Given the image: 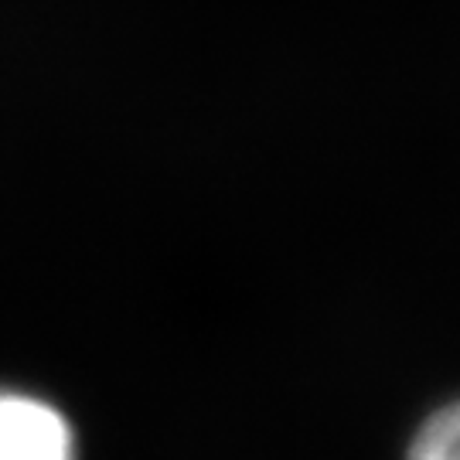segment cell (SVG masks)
<instances>
[{"mask_svg": "<svg viewBox=\"0 0 460 460\" xmlns=\"http://www.w3.org/2000/svg\"><path fill=\"white\" fill-rule=\"evenodd\" d=\"M0 460H75V437L45 399L0 389Z\"/></svg>", "mask_w": 460, "mask_h": 460, "instance_id": "obj_1", "label": "cell"}, {"mask_svg": "<svg viewBox=\"0 0 460 460\" xmlns=\"http://www.w3.org/2000/svg\"><path fill=\"white\" fill-rule=\"evenodd\" d=\"M410 460H460V402L429 416L412 440Z\"/></svg>", "mask_w": 460, "mask_h": 460, "instance_id": "obj_2", "label": "cell"}]
</instances>
